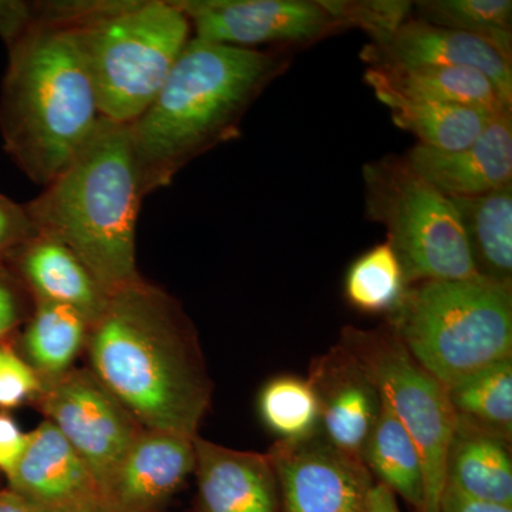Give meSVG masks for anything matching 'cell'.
I'll list each match as a JSON object with an SVG mask.
<instances>
[{"mask_svg":"<svg viewBox=\"0 0 512 512\" xmlns=\"http://www.w3.org/2000/svg\"><path fill=\"white\" fill-rule=\"evenodd\" d=\"M86 353L93 375L144 429L198 436L211 380L194 326L170 293L143 278L114 292Z\"/></svg>","mask_w":512,"mask_h":512,"instance_id":"1","label":"cell"},{"mask_svg":"<svg viewBox=\"0 0 512 512\" xmlns=\"http://www.w3.org/2000/svg\"><path fill=\"white\" fill-rule=\"evenodd\" d=\"M291 66L286 50L191 37L156 99L130 126L144 197L195 158L238 136L249 107Z\"/></svg>","mask_w":512,"mask_h":512,"instance_id":"2","label":"cell"},{"mask_svg":"<svg viewBox=\"0 0 512 512\" xmlns=\"http://www.w3.org/2000/svg\"><path fill=\"white\" fill-rule=\"evenodd\" d=\"M143 198L130 126L103 117L86 146L25 208L37 234L72 249L110 296L141 279L136 234Z\"/></svg>","mask_w":512,"mask_h":512,"instance_id":"3","label":"cell"},{"mask_svg":"<svg viewBox=\"0 0 512 512\" xmlns=\"http://www.w3.org/2000/svg\"><path fill=\"white\" fill-rule=\"evenodd\" d=\"M9 50L0 128L13 160L45 187L93 136L99 100L76 28L39 23Z\"/></svg>","mask_w":512,"mask_h":512,"instance_id":"4","label":"cell"},{"mask_svg":"<svg viewBox=\"0 0 512 512\" xmlns=\"http://www.w3.org/2000/svg\"><path fill=\"white\" fill-rule=\"evenodd\" d=\"M389 326L413 359L450 389L512 357V285L483 276L410 285Z\"/></svg>","mask_w":512,"mask_h":512,"instance_id":"5","label":"cell"},{"mask_svg":"<svg viewBox=\"0 0 512 512\" xmlns=\"http://www.w3.org/2000/svg\"><path fill=\"white\" fill-rule=\"evenodd\" d=\"M191 29L174 0H114L77 28L101 116L123 124L138 119L190 42Z\"/></svg>","mask_w":512,"mask_h":512,"instance_id":"6","label":"cell"},{"mask_svg":"<svg viewBox=\"0 0 512 512\" xmlns=\"http://www.w3.org/2000/svg\"><path fill=\"white\" fill-rule=\"evenodd\" d=\"M366 215L386 228L407 285L476 278L453 201L410 167L386 156L363 167Z\"/></svg>","mask_w":512,"mask_h":512,"instance_id":"7","label":"cell"},{"mask_svg":"<svg viewBox=\"0 0 512 512\" xmlns=\"http://www.w3.org/2000/svg\"><path fill=\"white\" fill-rule=\"evenodd\" d=\"M340 345L362 366L419 448L426 478L424 512H440L448 447L457 423L447 387L413 359L389 325L376 330L346 326Z\"/></svg>","mask_w":512,"mask_h":512,"instance_id":"8","label":"cell"},{"mask_svg":"<svg viewBox=\"0 0 512 512\" xmlns=\"http://www.w3.org/2000/svg\"><path fill=\"white\" fill-rule=\"evenodd\" d=\"M33 404L92 471L101 500L111 476L144 427L89 367H73L45 384Z\"/></svg>","mask_w":512,"mask_h":512,"instance_id":"9","label":"cell"},{"mask_svg":"<svg viewBox=\"0 0 512 512\" xmlns=\"http://www.w3.org/2000/svg\"><path fill=\"white\" fill-rule=\"evenodd\" d=\"M195 37L220 45L311 46L346 30L325 0H174Z\"/></svg>","mask_w":512,"mask_h":512,"instance_id":"10","label":"cell"},{"mask_svg":"<svg viewBox=\"0 0 512 512\" xmlns=\"http://www.w3.org/2000/svg\"><path fill=\"white\" fill-rule=\"evenodd\" d=\"M268 453L281 512H366L375 478L319 431L299 441L278 440Z\"/></svg>","mask_w":512,"mask_h":512,"instance_id":"11","label":"cell"},{"mask_svg":"<svg viewBox=\"0 0 512 512\" xmlns=\"http://www.w3.org/2000/svg\"><path fill=\"white\" fill-rule=\"evenodd\" d=\"M194 440L141 430L101 493L100 512H163L194 474Z\"/></svg>","mask_w":512,"mask_h":512,"instance_id":"12","label":"cell"},{"mask_svg":"<svg viewBox=\"0 0 512 512\" xmlns=\"http://www.w3.org/2000/svg\"><path fill=\"white\" fill-rule=\"evenodd\" d=\"M29 434L8 488L33 512H100L99 485L59 430L45 420Z\"/></svg>","mask_w":512,"mask_h":512,"instance_id":"13","label":"cell"},{"mask_svg":"<svg viewBox=\"0 0 512 512\" xmlns=\"http://www.w3.org/2000/svg\"><path fill=\"white\" fill-rule=\"evenodd\" d=\"M369 66L466 67L484 74L505 103L512 106V62L494 47L467 35L410 18L389 39L363 47Z\"/></svg>","mask_w":512,"mask_h":512,"instance_id":"14","label":"cell"},{"mask_svg":"<svg viewBox=\"0 0 512 512\" xmlns=\"http://www.w3.org/2000/svg\"><path fill=\"white\" fill-rule=\"evenodd\" d=\"M308 379L318 394L319 433L363 463V450L382 407L375 384L342 345L316 359Z\"/></svg>","mask_w":512,"mask_h":512,"instance_id":"15","label":"cell"},{"mask_svg":"<svg viewBox=\"0 0 512 512\" xmlns=\"http://www.w3.org/2000/svg\"><path fill=\"white\" fill-rule=\"evenodd\" d=\"M197 495L190 512H281L268 451L252 453L195 437Z\"/></svg>","mask_w":512,"mask_h":512,"instance_id":"16","label":"cell"},{"mask_svg":"<svg viewBox=\"0 0 512 512\" xmlns=\"http://www.w3.org/2000/svg\"><path fill=\"white\" fill-rule=\"evenodd\" d=\"M410 167L447 197H474L512 183V110L498 111L473 144L441 151L416 144Z\"/></svg>","mask_w":512,"mask_h":512,"instance_id":"17","label":"cell"},{"mask_svg":"<svg viewBox=\"0 0 512 512\" xmlns=\"http://www.w3.org/2000/svg\"><path fill=\"white\" fill-rule=\"evenodd\" d=\"M12 255L18 278L33 301L69 306L92 326L100 318L109 295L82 259L59 239L33 235Z\"/></svg>","mask_w":512,"mask_h":512,"instance_id":"18","label":"cell"},{"mask_svg":"<svg viewBox=\"0 0 512 512\" xmlns=\"http://www.w3.org/2000/svg\"><path fill=\"white\" fill-rule=\"evenodd\" d=\"M365 82L377 99L458 104L498 113L512 110L477 70L448 66H369Z\"/></svg>","mask_w":512,"mask_h":512,"instance_id":"19","label":"cell"},{"mask_svg":"<svg viewBox=\"0 0 512 512\" xmlns=\"http://www.w3.org/2000/svg\"><path fill=\"white\" fill-rule=\"evenodd\" d=\"M510 443L457 417L448 447L446 484L476 500L512 507Z\"/></svg>","mask_w":512,"mask_h":512,"instance_id":"20","label":"cell"},{"mask_svg":"<svg viewBox=\"0 0 512 512\" xmlns=\"http://www.w3.org/2000/svg\"><path fill=\"white\" fill-rule=\"evenodd\" d=\"M477 274L512 285V183L474 197H453Z\"/></svg>","mask_w":512,"mask_h":512,"instance_id":"21","label":"cell"},{"mask_svg":"<svg viewBox=\"0 0 512 512\" xmlns=\"http://www.w3.org/2000/svg\"><path fill=\"white\" fill-rule=\"evenodd\" d=\"M90 329L89 320L69 306L33 301L19 353L45 386L76 367L86 352Z\"/></svg>","mask_w":512,"mask_h":512,"instance_id":"22","label":"cell"},{"mask_svg":"<svg viewBox=\"0 0 512 512\" xmlns=\"http://www.w3.org/2000/svg\"><path fill=\"white\" fill-rule=\"evenodd\" d=\"M363 464L377 483L400 495L417 512H424L423 458L410 434L384 402L363 450Z\"/></svg>","mask_w":512,"mask_h":512,"instance_id":"23","label":"cell"},{"mask_svg":"<svg viewBox=\"0 0 512 512\" xmlns=\"http://www.w3.org/2000/svg\"><path fill=\"white\" fill-rule=\"evenodd\" d=\"M397 127L409 131L421 146L457 151L473 144L483 134L493 111L458 104L390 99L383 101Z\"/></svg>","mask_w":512,"mask_h":512,"instance_id":"24","label":"cell"},{"mask_svg":"<svg viewBox=\"0 0 512 512\" xmlns=\"http://www.w3.org/2000/svg\"><path fill=\"white\" fill-rule=\"evenodd\" d=\"M414 18L483 40L512 62L511 0H421Z\"/></svg>","mask_w":512,"mask_h":512,"instance_id":"25","label":"cell"},{"mask_svg":"<svg viewBox=\"0 0 512 512\" xmlns=\"http://www.w3.org/2000/svg\"><path fill=\"white\" fill-rule=\"evenodd\" d=\"M457 417L512 439V357L448 389Z\"/></svg>","mask_w":512,"mask_h":512,"instance_id":"26","label":"cell"},{"mask_svg":"<svg viewBox=\"0 0 512 512\" xmlns=\"http://www.w3.org/2000/svg\"><path fill=\"white\" fill-rule=\"evenodd\" d=\"M259 416L279 441L308 439L319 431L318 394L306 377L279 376L259 393Z\"/></svg>","mask_w":512,"mask_h":512,"instance_id":"27","label":"cell"},{"mask_svg":"<svg viewBox=\"0 0 512 512\" xmlns=\"http://www.w3.org/2000/svg\"><path fill=\"white\" fill-rule=\"evenodd\" d=\"M407 288L399 258L389 242L384 241L350 266L345 296L357 311L390 315L402 302Z\"/></svg>","mask_w":512,"mask_h":512,"instance_id":"28","label":"cell"},{"mask_svg":"<svg viewBox=\"0 0 512 512\" xmlns=\"http://www.w3.org/2000/svg\"><path fill=\"white\" fill-rule=\"evenodd\" d=\"M330 12L345 29H362L370 43L389 39L404 22L412 18L413 2L403 0H325Z\"/></svg>","mask_w":512,"mask_h":512,"instance_id":"29","label":"cell"},{"mask_svg":"<svg viewBox=\"0 0 512 512\" xmlns=\"http://www.w3.org/2000/svg\"><path fill=\"white\" fill-rule=\"evenodd\" d=\"M42 390V379L18 350L0 342V412L35 403Z\"/></svg>","mask_w":512,"mask_h":512,"instance_id":"30","label":"cell"},{"mask_svg":"<svg viewBox=\"0 0 512 512\" xmlns=\"http://www.w3.org/2000/svg\"><path fill=\"white\" fill-rule=\"evenodd\" d=\"M28 296L29 292L19 278L0 269V342H5L13 330L28 320L32 313L28 308Z\"/></svg>","mask_w":512,"mask_h":512,"instance_id":"31","label":"cell"},{"mask_svg":"<svg viewBox=\"0 0 512 512\" xmlns=\"http://www.w3.org/2000/svg\"><path fill=\"white\" fill-rule=\"evenodd\" d=\"M36 234L25 205L16 204L0 194V256L12 255Z\"/></svg>","mask_w":512,"mask_h":512,"instance_id":"32","label":"cell"},{"mask_svg":"<svg viewBox=\"0 0 512 512\" xmlns=\"http://www.w3.org/2000/svg\"><path fill=\"white\" fill-rule=\"evenodd\" d=\"M29 439L30 434L20 429L9 412H0V474L6 478L12 476L28 448Z\"/></svg>","mask_w":512,"mask_h":512,"instance_id":"33","label":"cell"},{"mask_svg":"<svg viewBox=\"0 0 512 512\" xmlns=\"http://www.w3.org/2000/svg\"><path fill=\"white\" fill-rule=\"evenodd\" d=\"M32 25V3L0 0V36L6 45H15Z\"/></svg>","mask_w":512,"mask_h":512,"instance_id":"34","label":"cell"},{"mask_svg":"<svg viewBox=\"0 0 512 512\" xmlns=\"http://www.w3.org/2000/svg\"><path fill=\"white\" fill-rule=\"evenodd\" d=\"M440 512H512V507L476 500L446 484L441 495Z\"/></svg>","mask_w":512,"mask_h":512,"instance_id":"35","label":"cell"},{"mask_svg":"<svg viewBox=\"0 0 512 512\" xmlns=\"http://www.w3.org/2000/svg\"><path fill=\"white\" fill-rule=\"evenodd\" d=\"M366 512H402V510L397 504L396 495L389 488L376 483L367 498Z\"/></svg>","mask_w":512,"mask_h":512,"instance_id":"36","label":"cell"},{"mask_svg":"<svg viewBox=\"0 0 512 512\" xmlns=\"http://www.w3.org/2000/svg\"><path fill=\"white\" fill-rule=\"evenodd\" d=\"M0 512H33L26 501L6 487L0 490Z\"/></svg>","mask_w":512,"mask_h":512,"instance_id":"37","label":"cell"}]
</instances>
